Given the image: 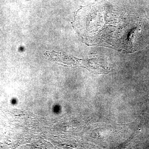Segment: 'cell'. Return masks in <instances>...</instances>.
Returning <instances> with one entry per match:
<instances>
[{
  "instance_id": "1",
  "label": "cell",
  "mask_w": 149,
  "mask_h": 149,
  "mask_svg": "<svg viewBox=\"0 0 149 149\" xmlns=\"http://www.w3.org/2000/svg\"><path fill=\"white\" fill-rule=\"evenodd\" d=\"M143 22L135 15L104 2L78 10L74 24L87 44L130 52L140 46Z\"/></svg>"
}]
</instances>
